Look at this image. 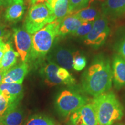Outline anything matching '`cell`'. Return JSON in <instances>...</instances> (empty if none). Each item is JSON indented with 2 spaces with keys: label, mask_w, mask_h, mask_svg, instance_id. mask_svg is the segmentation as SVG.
<instances>
[{
  "label": "cell",
  "mask_w": 125,
  "mask_h": 125,
  "mask_svg": "<svg viewBox=\"0 0 125 125\" xmlns=\"http://www.w3.org/2000/svg\"><path fill=\"white\" fill-rule=\"evenodd\" d=\"M112 81L110 60L107 56L100 54L95 56L91 65L83 73L81 90L96 97L110 90Z\"/></svg>",
  "instance_id": "1"
},
{
  "label": "cell",
  "mask_w": 125,
  "mask_h": 125,
  "mask_svg": "<svg viewBox=\"0 0 125 125\" xmlns=\"http://www.w3.org/2000/svg\"><path fill=\"white\" fill-rule=\"evenodd\" d=\"M60 24V23L55 20L32 36V48L28 62L29 67L38 68L44 63L56 37H59Z\"/></svg>",
  "instance_id": "2"
},
{
  "label": "cell",
  "mask_w": 125,
  "mask_h": 125,
  "mask_svg": "<svg viewBox=\"0 0 125 125\" xmlns=\"http://www.w3.org/2000/svg\"><path fill=\"white\" fill-rule=\"evenodd\" d=\"M98 125H112L123 116V108L113 92L108 91L92 100Z\"/></svg>",
  "instance_id": "3"
},
{
  "label": "cell",
  "mask_w": 125,
  "mask_h": 125,
  "mask_svg": "<svg viewBox=\"0 0 125 125\" xmlns=\"http://www.w3.org/2000/svg\"><path fill=\"white\" fill-rule=\"evenodd\" d=\"M52 8L46 2L38 3L30 8L23 27L29 34H35L47 24L55 21Z\"/></svg>",
  "instance_id": "4"
},
{
  "label": "cell",
  "mask_w": 125,
  "mask_h": 125,
  "mask_svg": "<svg viewBox=\"0 0 125 125\" xmlns=\"http://www.w3.org/2000/svg\"><path fill=\"white\" fill-rule=\"evenodd\" d=\"M89 99L84 92L76 89H65L57 95L55 108L62 118H67L89 102Z\"/></svg>",
  "instance_id": "5"
},
{
  "label": "cell",
  "mask_w": 125,
  "mask_h": 125,
  "mask_svg": "<svg viewBox=\"0 0 125 125\" xmlns=\"http://www.w3.org/2000/svg\"><path fill=\"white\" fill-rule=\"evenodd\" d=\"M109 31L107 18L101 13L100 16L94 21L89 33L84 37V43L96 49L100 48L105 42Z\"/></svg>",
  "instance_id": "6"
},
{
  "label": "cell",
  "mask_w": 125,
  "mask_h": 125,
  "mask_svg": "<svg viewBox=\"0 0 125 125\" xmlns=\"http://www.w3.org/2000/svg\"><path fill=\"white\" fill-rule=\"evenodd\" d=\"M76 52L70 48L54 45L46 56V60L52 62L59 67L67 70L73 68V60Z\"/></svg>",
  "instance_id": "7"
},
{
  "label": "cell",
  "mask_w": 125,
  "mask_h": 125,
  "mask_svg": "<svg viewBox=\"0 0 125 125\" xmlns=\"http://www.w3.org/2000/svg\"><path fill=\"white\" fill-rule=\"evenodd\" d=\"M68 123L73 125H98L96 112L92 101L86 103L72 114Z\"/></svg>",
  "instance_id": "8"
},
{
  "label": "cell",
  "mask_w": 125,
  "mask_h": 125,
  "mask_svg": "<svg viewBox=\"0 0 125 125\" xmlns=\"http://www.w3.org/2000/svg\"><path fill=\"white\" fill-rule=\"evenodd\" d=\"M13 38L21 62L28 63L32 48V35L24 28H15Z\"/></svg>",
  "instance_id": "9"
},
{
  "label": "cell",
  "mask_w": 125,
  "mask_h": 125,
  "mask_svg": "<svg viewBox=\"0 0 125 125\" xmlns=\"http://www.w3.org/2000/svg\"><path fill=\"white\" fill-rule=\"evenodd\" d=\"M29 70V66L27 62H21L19 64L15 65L7 71L2 83H16L22 84Z\"/></svg>",
  "instance_id": "10"
},
{
  "label": "cell",
  "mask_w": 125,
  "mask_h": 125,
  "mask_svg": "<svg viewBox=\"0 0 125 125\" xmlns=\"http://www.w3.org/2000/svg\"><path fill=\"white\" fill-rule=\"evenodd\" d=\"M112 79L117 89L125 86V60L119 54H115L112 63Z\"/></svg>",
  "instance_id": "11"
},
{
  "label": "cell",
  "mask_w": 125,
  "mask_h": 125,
  "mask_svg": "<svg viewBox=\"0 0 125 125\" xmlns=\"http://www.w3.org/2000/svg\"><path fill=\"white\" fill-rule=\"evenodd\" d=\"M41 68L40 73L46 85L53 87L58 85H64L63 82L57 76L59 67L53 62L47 61L44 62Z\"/></svg>",
  "instance_id": "12"
},
{
  "label": "cell",
  "mask_w": 125,
  "mask_h": 125,
  "mask_svg": "<svg viewBox=\"0 0 125 125\" xmlns=\"http://www.w3.org/2000/svg\"><path fill=\"white\" fill-rule=\"evenodd\" d=\"M102 14L116 19L125 14V0H105L101 4Z\"/></svg>",
  "instance_id": "13"
},
{
  "label": "cell",
  "mask_w": 125,
  "mask_h": 125,
  "mask_svg": "<svg viewBox=\"0 0 125 125\" xmlns=\"http://www.w3.org/2000/svg\"><path fill=\"white\" fill-rule=\"evenodd\" d=\"M19 103L12 104L0 118V122L3 125H22L24 113Z\"/></svg>",
  "instance_id": "14"
},
{
  "label": "cell",
  "mask_w": 125,
  "mask_h": 125,
  "mask_svg": "<svg viewBox=\"0 0 125 125\" xmlns=\"http://www.w3.org/2000/svg\"><path fill=\"white\" fill-rule=\"evenodd\" d=\"M22 84L10 83L0 85V93L10 100L12 104L19 103L23 97Z\"/></svg>",
  "instance_id": "15"
},
{
  "label": "cell",
  "mask_w": 125,
  "mask_h": 125,
  "mask_svg": "<svg viewBox=\"0 0 125 125\" xmlns=\"http://www.w3.org/2000/svg\"><path fill=\"white\" fill-rule=\"evenodd\" d=\"M83 22L77 17L70 14L64 19L60 23L59 29V36L64 37L72 34Z\"/></svg>",
  "instance_id": "16"
},
{
  "label": "cell",
  "mask_w": 125,
  "mask_h": 125,
  "mask_svg": "<svg viewBox=\"0 0 125 125\" xmlns=\"http://www.w3.org/2000/svg\"><path fill=\"white\" fill-rule=\"evenodd\" d=\"M8 5L5 13V20L11 23L20 21L22 19L26 10L24 3H12Z\"/></svg>",
  "instance_id": "17"
},
{
  "label": "cell",
  "mask_w": 125,
  "mask_h": 125,
  "mask_svg": "<svg viewBox=\"0 0 125 125\" xmlns=\"http://www.w3.org/2000/svg\"><path fill=\"white\" fill-rule=\"evenodd\" d=\"M19 56V53L14 51L12 48V44L9 42L7 51L5 52L1 60L0 64V70L7 71L10 68L16 65L18 61V58Z\"/></svg>",
  "instance_id": "18"
},
{
  "label": "cell",
  "mask_w": 125,
  "mask_h": 125,
  "mask_svg": "<svg viewBox=\"0 0 125 125\" xmlns=\"http://www.w3.org/2000/svg\"><path fill=\"white\" fill-rule=\"evenodd\" d=\"M71 14L83 21H94L100 16L101 13L94 7H87Z\"/></svg>",
  "instance_id": "19"
},
{
  "label": "cell",
  "mask_w": 125,
  "mask_h": 125,
  "mask_svg": "<svg viewBox=\"0 0 125 125\" xmlns=\"http://www.w3.org/2000/svg\"><path fill=\"white\" fill-rule=\"evenodd\" d=\"M56 20L61 23L65 17L70 14L69 0H57L53 8Z\"/></svg>",
  "instance_id": "20"
},
{
  "label": "cell",
  "mask_w": 125,
  "mask_h": 125,
  "mask_svg": "<svg viewBox=\"0 0 125 125\" xmlns=\"http://www.w3.org/2000/svg\"><path fill=\"white\" fill-rule=\"evenodd\" d=\"M25 125H56L52 118L43 115L35 114L28 119Z\"/></svg>",
  "instance_id": "21"
},
{
  "label": "cell",
  "mask_w": 125,
  "mask_h": 125,
  "mask_svg": "<svg viewBox=\"0 0 125 125\" xmlns=\"http://www.w3.org/2000/svg\"><path fill=\"white\" fill-rule=\"evenodd\" d=\"M57 76L63 82L64 85L71 86L76 83L74 78L70 74L68 70L64 68L59 67L57 72Z\"/></svg>",
  "instance_id": "22"
},
{
  "label": "cell",
  "mask_w": 125,
  "mask_h": 125,
  "mask_svg": "<svg viewBox=\"0 0 125 125\" xmlns=\"http://www.w3.org/2000/svg\"><path fill=\"white\" fill-rule=\"evenodd\" d=\"M94 21H83L81 26L72 33V35L78 37H85L90 32L93 27Z\"/></svg>",
  "instance_id": "23"
},
{
  "label": "cell",
  "mask_w": 125,
  "mask_h": 125,
  "mask_svg": "<svg viewBox=\"0 0 125 125\" xmlns=\"http://www.w3.org/2000/svg\"><path fill=\"white\" fill-rule=\"evenodd\" d=\"M86 65V59L79 53L76 51L75 55L73 60V68L76 71H79L83 69Z\"/></svg>",
  "instance_id": "24"
},
{
  "label": "cell",
  "mask_w": 125,
  "mask_h": 125,
  "mask_svg": "<svg viewBox=\"0 0 125 125\" xmlns=\"http://www.w3.org/2000/svg\"><path fill=\"white\" fill-rule=\"evenodd\" d=\"M89 1L90 0H69L70 14L87 7Z\"/></svg>",
  "instance_id": "25"
},
{
  "label": "cell",
  "mask_w": 125,
  "mask_h": 125,
  "mask_svg": "<svg viewBox=\"0 0 125 125\" xmlns=\"http://www.w3.org/2000/svg\"><path fill=\"white\" fill-rule=\"evenodd\" d=\"M12 104L8 98L0 93V118Z\"/></svg>",
  "instance_id": "26"
},
{
  "label": "cell",
  "mask_w": 125,
  "mask_h": 125,
  "mask_svg": "<svg viewBox=\"0 0 125 125\" xmlns=\"http://www.w3.org/2000/svg\"><path fill=\"white\" fill-rule=\"evenodd\" d=\"M118 52L119 55L121 56L125 60V35L122 38L118 46Z\"/></svg>",
  "instance_id": "27"
},
{
  "label": "cell",
  "mask_w": 125,
  "mask_h": 125,
  "mask_svg": "<svg viewBox=\"0 0 125 125\" xmlns=\"http://www.w3.org/2000/svg\"><path fill=\"white\" fill-rule=\"evenodd\" d=\"M9 42L5 43L4 42L3 38H0V64H1V60H2L3 56L5 52L7 51L8 48Z\"/></svg>",
  "instance_id": "28"
},
{
  "label": "cell",
  "mask_w": 125,
  "mask_h": 125,
  "mask_svg": "<svg viewBox=\"0 0 125 125\" xmlns=\"http://www.w3.org/2000/svg\"><path fill=\"white\" fill-rule=\"evenodd\" d=\"M6 33H7V31H6L5 26L0 23V38H3L6 35Z\"/></svg>",
  "instance_id": "29"
},
{
  "label": "cell",
  "mask_w": 125,
  "mask_h": 125,
  "mask_svg": "<svg viewBox=\"0 0 125 125\" xmlns=\"http://www.w3.org/2000/svg\"><path fill=\"white\" fill-rule=\"evenodd\" d=\"M30 5H33L35 4H38V3H42L46 2L45 0H27Z\"/></svg>",
  "instance_id": "30"
},
{
  "label": "cell",
  "mask_w": 125,
  "mask_h": 125,
  "mask_svg": "<svg viewBox=\"0 0 125 125\" xmlns=\"http://www.w3.org/2000/svg\"><path fill=\"white\" fill-rule=\"evenodd\" d=\"M6 73H7L6 71H4V70H0V85L2 84L3 78H4Z\"/></svg>",
  "instance_id": "31"
},
{
  "label": "cell",
  "mask_w": 125,
  "mask_h": 125,
  "mask_svg": "<svg viewBox=\"0 0 125 125\" xmlns=\"http://www.w3.org/2000/svg\"><path fill=\"white\" fill-rule=\"evenodd\" d=\"M9 0H0V7H4L9 5Z\"/></svg>",
  "instance_id": "32"
},
{
  "label": "cell",
  "mask_w": 125,
  "mask_h": 125,
  "mask_svg": "<svg viewBox=\"0 0 125 125\" xmlns=\"http://www.w3.org/2000/svg\"><path fill=\"white\" fill-rule=\"evenodd\" d=\"M57 1V0H45V1L49 4V5L51 6L52 8V9H53V8L54 4H55V3L56 2V1Z\"/></svg>",
  "instance_id": "33"
},
{
  "label": "cell",
  "mask_w": 125,
  "mask_h": 125,
  "mask_svg": "<svg viewBox=\"0 0 125 125\" xmlns=\"http://www.w3.org/2000/svg\"><path fill=\"white\" fill-rule=\"evenodd\" d=\"M9 4L12 3H24V0H9Z\"/></svg>",
  "instance_id": "34"
},
{
  "label": "cell",
  "mask_w": 125,
  "mask_h": 125,
  "mask_svg": "<svg viewBox=\"0 0 125 125\" xmlns=\"http://www.w3.org/2000/svg\"><path fill=\"white\" fill-rule=\"evenodd\" d=\"M123 125V124H122V123H118V124H116V125Z\"/></svg>",
  "instance_id": "35"
},
{
  "label": "cell",
  "mask_w": 125,
  "mask_h": 125,
  "mask_svg": "<svg viewBox=\"0 0 125 125\" xmlns=\"http://www.w3.org/2000/svg\"><path fill=\"white\" fill-rule=\"evenodd\" d=\"M71 125V124H70V123H68V125ZM86 125L82 124V125Z\"/></svg>",
  "instance_id": "36"
},
{
  "label": "cell",
  "mask_w": 125,
  "mask_h": 125,
  "mask_svg": "<svg viewBox=\"0 0 125 125\" xmlns=\"http://www.w3.org/2000/svg\"><path fill=\"white\" fill-rule=\"evenodd\" d=\"M0 125H3L2 124V123H1V122H0Z\"/></svg>",
  "instance_id": "37"
}]
</instances>
